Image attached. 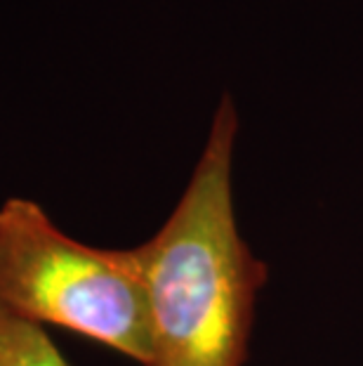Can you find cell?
<instances>
[{
    "mask_svg": "<svg viewBox=\"0 0 363 366\" xmlns=\"http://www.w3.org/2000/svg\"><path fill=\"white\" fill-rule=\"evenodd\" d=\"M238 112L224 95L205 147L165 224L133 248L149 298V366H243L267 264L238 232Z\"/></svg>",
    "mask_w": 363,
    "mask_h": 366,
    "instance_id": "1",
    "label": "cell"
},
{
    "mask_svg": "<svg viewBox=\"0 0 363 366\" xmlns=\"http://www.w3.org/2000/svg\"><path fill=\"white\" fill-rule=\"evenodd\" d=\"M0 305L149 366L151 324L133 248L106 251L66 237L31 199L0 206Z\"/></svg>",
    "mask_w": 363,
    "mask_h": 366,
    "instance_id": "2",
    "label": "cell"
},
{
    "mask_svg": "<svg viewBox=\"0 0 363 366\" xmlns=\"http://www.w3.org/2000/svg\"><path fill=\"white\" fill-rule=\"evenodd\" d=\"M0 366H68L41 324L0 305Z\"/></svg>",
    "mask_w": 363,
    "mask_h": 366,
    "instance_id": "3",
    "label": "cell"
}]
</instances>
